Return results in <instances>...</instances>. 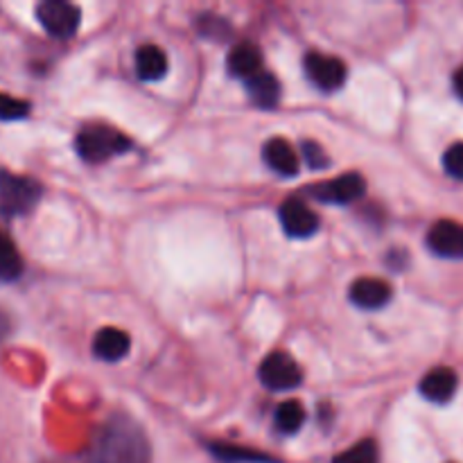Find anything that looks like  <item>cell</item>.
<instances>
[{"mask_svg": "<svg viewBox=\"0 0 463 463\" xmlns=\"http://www.w3.org/2000/svg\"><path fill=\"white\" fill-rule=\"evenodd\" d=\"M95 463H152V448L145 430L131 416H111L98 437Z\"/></svg>", "mask_w": 463, "mask_h": 463, "instance_id": "obj_1", "label": "cell"}, {"mask_svg": "<svg viewBox=\"0 0 463 463\" xmlns=\"http://www.w3.org/2000/svg\"><path fill=\"white\" fill-rule=\"evenodd\" d=\"M75 149L86 163H102L131 149V140L109 125H90L77 134Z\"/></svg>", "mask_w": 463, "mask_h": 463, "instance_id": "obj_2", "label": "cell"}, {"mask_svg": "<svg viewBox=\"0 0 463 463\" xmlns=\"http://www.w3.org/2000/svg\"><path fill=\"white\" fill-rule=\"evenodd\" d=\"M43 188L36 179L0 170V213L7 217L27 215L36 208Z\"/></svg>", "mask_w": 463, "mask_h": 463, "instance_id": "obj_3", "label": "cell"}, {"mask_svg": "<svg viewBox=\"0 0 463 463\" xmlns=\"http://www.w3.org/2000/svg\"><path fill=\"white\" fill-rule=\"evenodd\" d=\"M36 21L54 39H71L81 25V12L66 0H43L36 5Z\"/></svg>", "mask_w": 463, "mask_h": 463, "instance_id": "obj_4", "label": "cell"}, {"mask_svg": "<svg viewBox=\"0 0 463 463\" xmlns=\"http://www.w3.org/2000/svg\"><path fill=\"white\" fill-rule=\"evenodd\" d=\"M262 387L269 392H292L303 383L301 366L288 353H269L258 369Z\"/></svg>", "mask_w": 463, "mask_h": 463, "instance_id": "obj_5", "label": "cell"}, {"mask_svg": "<svg viewBox=\"0 0 463 463\" xmlns=\"http://www.w3.org/2000/svg\"><path fill=\"white\" fill-rule=\"evenodd\" d=\"M364 193L366 181L357 172H346V175L337 176V179L326 181V184H319L307 190V194H312V199L324 203H335V206H348V203L364 197Z\"/></svg>", "mask_w": 463, "mask_h": 463, "instance_id": "obj_6", "label": "cell"}, {"mask_svg": "<svg viewBox=\"0 0 463 463\" xmlns=\"http://www.w3.org/2000/svg\"><path fill=\"white\" fill-rule=\"evenodd\" d=\"M303 68H306L307 80L319 90H326V93L342 89L344 81H346V66L337 57L310 52L303 61Z\"/></svg>", "mask_w": 463, "mask_h": 463, "instance_id": "obj_7", "label": "cell"}, {"mask_svg": "<svg viewBox=\"0 0 463 463\" xmlns=\"http://www.w3.org/2000/svg\"><path fill=\"white\" fill-rule=\"evenodd\" d=\"M279 220L289 238H312L319 231V217L298 199H288L279 208Z\"/></svg>", "mask_w": 463, "mask_h": 463, "instance_id": "obj_8", "label": "cell"}, {"mask_svg": "<svg viewBox=\"0 0 463 463\" xmlns=\"http://www.w3.org/2000/svg\"><path fill=\"white\" fill-rule=\"evenodd\" d=\"M428 247L434 256L459 260L463 258V224L452 220H441L430 229Z\"/></svg>", "mask_w": 463, "mask_h": 463, "instance_id": "obj_9", "label": "cell"}, {"mask_svg": "<svg viewBox=\"0 0 463 463\" xmlns=\"http://www.w3.org/2000/svg\"><path fill=\"white\" fill-rule=\"evenodd\" d=\"M392 285L380 279H360L351 285L348 298L362 310H380L392 301Z\"/></svg>", "mask_w": 463, "mask_h": 463, "instance_id": "obj_10", "label": "cell"}, {"mask_svg": "<svg viewBox=\"0 0 463 463\" xmlns=\"http://www.w3.org/2000/svg\"><path fill=\"white\" fill-rule=\"evenodd\" d=\"M457 387H459V378H457L455 371L448 369V366H439V369L425 373V378L419 384V392L423 393L425 401L441 405V402L452 401Z\"/></svg>", "mask_w": 463, "mask_h": 463, "instance_id": "obj_11", "label": "cell"}, {"mask_svg": "<svg viewBox=\"0 0 463 463\" xmlns=\"http://www.w3.org/2000/svg\"><path fill=\"white\" fill-rule=\"evenodd\" d=\"M262 161L279 176H297L298 167H301L297 152H294V147L285 138L267 140L262 145Z\"/></svg>", "mask_w": 463, "mask_h": 463, "instance_id": "obj_12", "label": "cell"}, {"mask_svg": "<svg viewBox=\"0 0 463 463\" xmlns=\"http://www.w3.org/2000/svg\"><path fill=\"white\" fill-rule=\"evenodd\" d=\"M226 68L233 77L240 80H251L253 75L262 72V52L256 43H238L231 50L226 59Z\"/></svg>", "mask_w": 463, "mask_h": 463, "instance_id": "obj_13", "label": "cell"}, {"mask_svg": "<svg viewBox=\"0 0 463 463\" xmlns=\"http://www.w3.org/2000/svg\"><path fill=\"white\" fill-rule=\"evenodd\" d=\"M129 335L118 328H102L93 337V353L102 362H118L129 353Z\"/></svg>", "mask_w": 463, "mask_h": 463, "instance_id": "obj_14", "label": "cell"}, {"mask_svg": "<svg viewBox=\"0 0 463 463\" xmlns=\"http://www.w3.org/2000/svg\"><path fill=\"white\" fill-rule=\"evenodd\" d=\"M249 99L260 109H274L280 102V81L271 72L262 71L244 81Z\"/></svg>", "mask_w": 463, "mask_h": 463, "instance_id": "obj_15", "label": "cell"}, {"mask_svg": "<svg viewBox=\"0 0 463 463\" xmlns=\"http://www.w3.org/2000/svg\"><path fill=\"white\" fill-rule=\"evenodd\" d=\"M136 72L145 81H158L167 72V54L158 45H143L136 52Z\"/></svg>", "mask_w": 463, "mask_h": 463, "instance_id": "obj_16", "label": "cell"}, {"mask_svg": "<svg viewBox=\"0 0 463 463\" xmlns=\"http://www.w3.org/2000/svg\"><path fill=\"white\" fill-rule=\"evenodd\" d=\"M208 448H211L213 457H217V459L224 463H279L276 459H271V457L262 455V452L240 446H229V443H211Z\"/></svg>", "mask_w": 463, "mask_h": 463, "instance_id": "obj_17", "label": "cell"}, {"mask_svg": "<svg viewBox=\"0 0 463 463\" xmlns=\"http://www.w3.org/2000/svg\"><path fill=\"white\" fill-rule=\"evenodd\" d=\"M23 274V258L18 253L16 244L0 231V280L12 283V280L21 279Z\"/></svg>", "mask_w": 463, "mask_h": 463, "instance_id": "obj_18", "label": "cell"}, {"mask_svg": "<svg viewBox=\"0 0 463 463\" xmlns=\"http://www.w3.org/2000/svg\"><path fill=\"white\" fill-rule=\"evenodd\" d=\"M303 420H306V411H303L301 402H297V401L280 402L279 410H276V414H274L276 430L283 434L298 432L303 425Z\"/></svg>", "mask_w": 463, "mask_h": 463, "instance_id": "obj_19", "label": "cell"}, {"mask_svg": "<svg viewBox=\"0 0 463 463\" xmlns=\"http://www.w3.org/2000/svg\"><path fill=\"white\" fill-rule=\"evenodd\" d=\"M333 463H380V450L373 439H364V441L355 443L346 452L335 457Z\"/></svg>", "mask_w": 463, "mask_h": 463, "instance_id": "obj_20", "label": "cell"}, {"mask_svg": "<svg viewBox=\"0 0 463 463\" xmlns=\"http://www.w3.org/2000/svg\"><path fill=\"white\" fill-rule=\"evenodd\" d=\"M27 116H30V102L12 98L7 93H0V122L23 120Z\"/></svg>", "mask_w": 463, "mask_h": 463, "instance_id": "obj_21", "label": "cell"}, {"mask_svg": "<svg viewBox=\"0 0 463 463\" xmlns=\"http://www.w3.org/2000/svg\"><path fill=\"white\" fill-rule=\"evenodd\" d=\"M443 167L452 179L463 181V143H455L443 154Z\"/></svg>", "mask_w": 463, "mask_h": 463, "instance_id": "obj_22", "label": "cell"}, {"mask_svg": "<svg viewBox=\"0 0 463 463\" xmlns=\"http://www.w3.org/2000/svg\"><path fill=\"white\" fill-rule=\"evenodd\" d=\"M301 152H303V158H306V163L310 170H326V167L330 165L328 154L324 152V147H321V145L312 143V140L303 143Z\"/></svg>", "mask_w": 463, "mask_h": 463, "instance_id": "obj_23", "label": "cell"}, {"mask_svg": "<svg viewBox=\"0 0 463 463\" xmlns=\"http://www.w3.org/2000/svg\"><path fill=\"white\" fill-rule=\"evenodd\" d=\"M452 86H455V93L463 99V66L455 72V77H452Z\"/></svg>", "mask_w": 463, "mask_h": 463, "instance_id": "obj_24", "label": "cell"}, {"mask_svg": "<svg viewBox=\"0 0 463 463\" xmlns=\"http://www.w3.org/2000/svg\"><path fill=\"white\" fill-rule=\"evenodd\" d=\"M7 326H9L7 317H5L3 312H0V339H3V337H5V333H7Z\"/></svg>", "mask_w": 463, "mask_h": 463, "instance_id": "obj_25", "label": "cell"}]
</instances>
